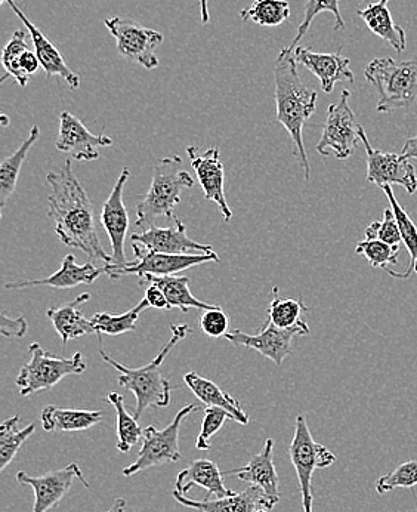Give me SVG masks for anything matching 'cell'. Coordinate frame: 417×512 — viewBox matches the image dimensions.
I'll list each match as a JSON object with an SVG mask.
<instances>
[{
	"mask_svg": "<svg viewBox=\"0 0 417 512\" xmlns=\"http://www.w3.org/2000/svg\"><path fill=\"white\" fill-rule=\"evenodd\" d=\"M228 326H230L228 314L219 305H215L210 310H203V313L200 314L199 328L209 338L218 339L227 335Z\"/></svg>",
	"mask_w": 417,
	"mask_h": 512,
	"instance_id": "7bdbcfd3",
	"label": "cell"
},
{
	"mask_svg": "<svg viewBox=\"0 0 417 512\" xmlns=\"http://www.w3.org/2000/svg\"><path fill=\"white\" fill-rule=\"evenodd\" d=\"M305 335H310V328H308L307 323H302V325L292 329H280L271 325L267 320L264 328L259 330L256 335H249V333H244L243 330L236 329L227 333L225 338L236 347L256 351V353L262 354V356L280 366L284 359L293 353L295 338Z\"/></svg>",
	"mask_w": 417,
	"mask_h": 512,
	"instance_id": "4fadbf2b",
	"label": "cell"
},
{
	"mask_svg": "<svg viewBox=\"0 0 417 512\" xmlns=\"http://www.w3.org/2000/svg\"><path fill=\"white\" fill-rule=\"evenodd\" d=\"M110 146H113V138L92 134L85 123L69 111L60 113V134L55 147L61 153L70 154L80 162H92L100 159V148Z\"/></svg>",
	"mask_w": 417,
	"mask_h": 512,
	"instance_id": "2e32d148",
	"label": "cell"
},
{
	"mask_svg": "<svg viewBox=\"0 0 417 512\" xmlns=\"http://www.w3.org/2000/svg\"><path fill=\"white\" fill-rule=\"evenodd\" d=\"M290 461L298 476L304 512H313V476L315 471L332 467L336 462L335 453L317 443L311 434L305 416H296L295 434L289 446Z\"/></svg>",
	"mask_w": 417,
	"mask_h": 512,
	"instance_id": "52a82bcc",
	"label": "cell"
},
{
	"mask_svg": "<svg viewBox=\"0 0 417 512\" xmlns=\"http://www.w3.org/2000/svg\"><path fill=\"white\" fill-rule=\"evenodd\" d=\"M382 190L383 193L386 194V197H388L389 205H391L395 218H397L398 225H400L403 243L406 245V249L409 251L410 255L409 268H407L404 273H397V271H392L391 268H388V270L385 271L389 276L394 277V279L406 280L409 279L413 273L417 274V227L415 221L410 217L409 212H407L406 209L398 203V200L395 199L394 190H392L391 185H386Z\"/></svg>",
	"mask_w": 417,
	"mask_h": 512,
	"instance_id": "4dcf8cb0",
	"label": "cell"
},
{
	"mask_svg": "<svg viewBox=\"0 0 417 512\" xmlns=\"http://www.w3.org/2000/svg\"><path fill=\"white\" fill-rule=\"evenodd\" d=\"M18 421H20V416L14 415L6 419L0 427V471L6 470L24 443L35 434V424L27 425L24 430H20Z\"/></svg>",
	"mask_w": 417,
	"mask_h": 512,
	"instance_id": "836d02e7",
	"label": "cell"
},
{
	"mask_svg": "<svg viewBox=\"0 0 417 512\" xmlns=\"http://www.w3.org/2000/svg\"><path fill=\"white\" fill-rule=\"evenodd\" d=\"M240 18L262 27L281 26L290 18V5L287 0H255L240 12Z\"/></svg>",
	"mask_w": 417,
	"mask_h": 512,
	"instance_id": "e575fe53",
	"label": "cell"
},
{
	"mask_svg": "<svg viewBox=\"0 0 417 512\" xmlns=\"http://www.w3.org/2000/svg\"><path fill=\"white\" fill-rule=\"evenodd\" d=\"M202 487L215 499L234 495L224 483V473L209 459H196L176 476L175 492L187 496L191 487Z\"/></svg>",
	"mask_w": 417,
	"mask_h": 512,
	"instance_id": "cb8c5ba5",
	"label": "cell"
},
{
	"mask_svg": "<svg viewBox=\"0 0 417 512\" xmlns=\"http://www.w3.org/2000/svg\"><path fill=\"white\" fill-rule=\"evenodd\" d=\"M400 246L388 245L382 240H363L355 248V254L363 255L373 268L388 270L391 265L398 264Z\"/></svg>",
	"mask_w": 417,
	"mask_h": 512,
	"instance_id": "f35d334b",
	"label": "cell"
},
{
	"mask_svg": "<svg viewBox=\"0 0 417 512\" xmlns=\"http://www.w3.org/2000/svg\"><path fill=\"white\" fill-rule=\"evenodd\" d=\"M29 351L32 359L21 367L17 376L21 397L52 390L67 376L80 375L88 369V363L82 353L73 354L69 359L55 357L43 350L42 345L37 342L30 345Z\"/></svg>",
	"mask_w": 417,
	"mask_h": 512,
	"instance_id": "8992f818",
	"label": "cell"
},
{
	"mask_svg": "<svg viewBox=\"0 0 417 512\" xmlns=\"http://www.w3.org/2000/svg\"><path fill=\"white\" fill-rule=\"evenodd\" d=\"M145 299H147L150 307L157 308V310H171L168 298H166L162 289L157 288V286H148L147 291H145Z\"/></svg>",
	"mask_w": 417,
	"mask_h": 512,
	"instance_id": "f6af8a7d",
	"label": "cell"
},
{
	"mask_svg": "<svg viewBox=\"0 0 417 512\" xmlns=\"http://www.w3.org/2000/svg\"><path fill=\"white\" fill-rule=\"evenodd\" d=\"M100 410L63 409L58 406H46L40 415L43 430L48 433H77L95 427L103 421Z\"/></svg>",
	"mask_w": 417,
	"mask_h": 512,
	"instance_id": "484cf974",
	"label": "cell"
},
{
	"mask_svg": "<svg viewBox=\"0 0 417 512\" xmlns=\"http://www.w3.org/2000/svg\"><path fill=\"white\" fill-rule=\"evenodd\" d=\"M224 476H233L240 481L264 490L270 496L280 498V478L274 465V440L265 441L264 449L256 455H250L242 468L227 471Z\"/></svg>",
	"mask_w": 417,
	"mask_h": 512,
	"instance_id": "603a6c76",
	"label": "cell"
},
{
	"mask_svg": "<svg viewBox=\"0 0 417 512\" xmlns=\"http://www.w3.org/2000/svg\"><path fill=\"white\" fill-rule=\"evenodd\" d=\"M416 486L417 461H407L386 476L379 477L376 481V492L385 495L395 489H413Z\"/></svg>",
	"mask_w": 417,
	"mask_h": 512,
	"instance_id": "ab89813d",
	"label": "cell"
},
{
	"mask_svg": "<svg viewBox=\"0 0 417 512\" xmlns=\"http://www.w3.org/2000/svg\"><path fill=\"white\" fill-rule=\"evenodd\" d=\"M150 307L147 299H142L138 305L132 310L123 314L97 313L92 317V323L95 326L98 339L103 335L119 336L123 333L135 332L137 330V322L142 311Z\"/></svg>",
	"mask_w": 417,
	"mask_h": 512,
	"instance_id": "d6a6232c",
	"label": "cell"
},
{
	"mask_svg": "<svg viewBox=\"0 0 417 512\" xmlns=\"http://www.w3.org/2000/svg\"><path fill=\"white\" fill-rule=\"evenodd\" d=\"M308 307L304 299H283L277 286L273 288V301L268 308V322L280 329H292L305 323L302 313H307Z\"/></svg>",
	"mask_w": 417,
	"mask_h": 512,
	"instance_id": "d590c367",
	"label": "cell"
},
{
	"mask_svg": "<svg viewBox=\"0 0 417 512\" xmlns=\"http://www.w3.org/2000/svg\"><path fill=\"white\" fill-rule=\"evenodd\" d=\"M76 480H79L83 486L89 487L88 481L83 476L82 468L74 462L64 467L63 470L52 471V473H46L40 477L29 476L24 471L17 474L18 483L32 487L35 492L33 512H48L51 508L57 507Z\"/></svg>",
	"mask_w": 417,
	"mask_h": 512,
	"instance_id": "5bb4252c",
	"label": "cell"
},
{
	"mask_svg": "<svg viewBox=\"0 0 417 512\" xmlns=\"http://www.w3.org/2000/svg\"><path fill=\"white\" fill-rule=\"evenodd\" d=\"M175 501L182 507L199 512H273L280 498L270 496L256 486H249L243 492L227 498L194 501L178 492H172Z\"/></svg>",
	"mask_w": 417,
	"mask_h": 512,
	"instance_id": "ac0fdd59",
	"label": "cell"
},
{
	"mask_svg": "<svg viewBox=\"0 0 417 512\" xmlns=\"http://www.w3.org/2000/svg\"><path fill=\"white\" fill-rule=\"evenodd\" d=\"M20 67L21 70H23V73L30 77L37 73V70L42 67V64H40L37 55L33 54V52L29 49V51L23 52V55H21Z\"/></svg>",
	"mask_w": 417,
	"mask_h": 512,
	"instance_id": "bcb514c9",
	"label": "cell"
},
{
	"mask_svg": "<svg viewBox=\"0 0 417 512\" xmlns=\"http://www.w3.org/2000/svg\"><path fill=\"white\" fill-rule=\"evenodd\" d=\"M360 138L366 148L367 183L378 185L379 188L397 184L406 188L407 193H416V169L409 162L410 159L404 157L403 154L383 153V151L373 148L363 126H360Z\"/></svg>",
	"mask_w": 417,
	"mask_h": 512,
	"instance_id": "7c38bea8",
	"label": "cell"
},
{
	"mask_svg": "<svg viewBox=\"0 0 417 512\" xmlns=\"http://www.w3.org/2000/svg\"><path fill=\"white\" fill-rule=\"evenodd\" d=\"M39 135V126H33L30 129L29 137L21 143L18 150H15L11 156L3 160L2 166H0V211L5 209L6 202L14 194L18 178H20L21 168H23L30 150L39 140Z\"/></svg>",
	"mask_w": 417,
	"mask_h": 512,
	"instance_id": "f546056e",
	"label": "cell"
},
{
	"mask_svg": "<svg viewBox=\"0 0 417 512\" xmlns=\"http://www.w3.org/2000/svg\"><path fill=\"white\" fill-rule=\"evenodd\" d=\"M389 0H379L370 3L366 8L358 9L357 15L364 21L367 29L386 43L392 46L397 52H404L407 48V36L403 27L398 26L392 20L391 11L388 8Z\"/></svg>",
	"mask_w": 417,
	"mask_h": 512,
	"instance_id": "4316f807",
	"label": "cell"
},
{
	"mask_svg": "<svg viewBox=\"0 0 417 512\" xmlns=\"http://www.w3.org/2000/svg\"><path fill=\"white\" fill-rule=\"evenodd\" d=\"M194 180L184 169L179 156H168L154 163L153 181L144 199L138 203L137 227L142 231L153 227L157 218L174 221L175 208L181 202L182 191L193 188Z\"/></svg>",
	"mask_w": 417,
	"mask_h": 512,
	"instance_id": "277c9868",
	"label": "cell"
},
{
	"mask_svg": "<svg viewBox=\"0 0 417 512\" xmlns=\"http://www.w3.org/2000/svg\"><path fill=\"white\" fill-rule=\"evenodd\" d=\"M126 510V499L119 498L114 501V504L111 505L110 510L107 512H122Z\"/></svg>",
	"mask_w": 417,
	"mask_h": 512,
	"instance_id": "681fc988",
	"label": "cell"
},
{
	"mask_svg": "<svg viewBox=\"0 0 417 512\" xmlns=\"http://www.w3.org/2000/svg\"><path fill=\"white\" fill-rule=\"evenodd\" d=\"M105 400L113 404L114 410H116L117 450L120 453L131 452L132 447L138 444L144 436V431L139 427L135 415L126 409L122 394L110 393Z\"/></svg>",
	"mask_w": 417,
	"mask_h": 512,
	"instance_id": "1f68e13d",
	"label": "cell"
},
{
	"mask_svg": "<svg viewBox=\"0 0 417 512\" xmlns=\"http://www.w3.org/2000/svg\"><path fill=\"white\" fill-rule=\"evenodd\" d=\"M30 33L23 32V30H17L9 40L8 45L3 49L2 61L3 67L6 70V76L3 80L12 77L18 85L26 88L29 85L30 77L23 73L20 67V57L23 52L29 51V45H27V39H29Z\"/></svg>",
	"mask_w": 417,
	"mask_h": 512,
	"instance_id": "74e56055",
	"label": "cell"
},
{
	"mask_svg": "<svg viewBox=\"0 0 417 512\" xmlns=\"http://www.w3.org/2000/svg\"><path fill=\"white\" fill-rule=\"evenodd\" d=\"M184 381L187 387L193 391L194 396L206 404V407H219V409L227 410L233 415L234 421L242 425L249 424L250 416L244 412L239 400L222 391L215 382L197 375L196 372H188L184 376Z\"/></svg>",
	"mask_w": 417,
	"mask_h": 512,
	"instance_id": "83f0119b",
	"label": "cell"
},
{
	"mask_svg": "<svg viewBox=\"0 0 417 512\" xmlns=\"http://www.w3.org/2000/svg\"><path fill=\"white\" fill-rule=\"evenodd\" d=\"M197 150L199 148L196 146L187 147V154L203 194H205V199L216 203L224 221L230 222L233 218V209L230 208L227 197H225V172L221 157H219V148H209L203 154Z\"/></svg>",
	"mask_w": 417,
	"mask_h": 512,
	"instance_id": "e0dca14e",
	"label": "cell"
},
{
	"mask_svg": "<svg viewBox=\"0 0 417 512\" xmlns=\"http://www.w3.org/2000/svg\"><path fill=\"white\" fill-rule=\"evenodd\" d=\"M131 178L129 168H123L116 185L111 190L101 209V224L111 242L113 248L114 264H126L125 242L129 230V215L125 203H123V190Z\"/></svg>",
	"mask_w": 417,
	"mask_h": 512,
	"instance_id": "d6986e66",
	"label": "cell"
},
{
	"mask_svg": "<svg viewBox=\"0 0 417 512\" xmlns=\"http://www.w3.org/2000/svg\"><path fill=\"white\" fill-rule=\"evenodd\" d=\"M3 3H8L9 8L17 14V17L23 21L24 26L27 27V32L32 37L33 46H35V54L42 64L43 72L46 76H60L73 91L80 88V76L70 69L69 64L64 60L63 54L58 51L57 46L51 42L42 30L30 21L26 12L18 5L17 0H2Z\"/></svg>",
	"mask_w": 417,
	"mask_h": 512,
	"instance_id": "ffe728a7",
	"label": "cell"
},
{
	"mask_svg": "<svg viewBox=\"0 0 417 512\" xmlns=\"http://www.w3.org/2000/svg\"><path fill=\"white\" fill-rule=\"evenodd\" d=\"M321 12H330V14H333V17H335V27H333V30H335V32L345 30V27H347L344 18H342L341 8H339V0H308L307 5H305L304 20L299 24L295 39L287 46V51L293 52L298 48L301 40L310 32V27L315 17L321 14Z\"/></svg>",
	"mask_w": 417,
	"mask_h": 512,
	"instance_id": "8d00e7d4",
	"label": "cell"
},
{
	"mask_svg": "<svg viewBox=\"0 0 417 512\" xmlns=\"http://www.w3.org/2000/svg\"><path fill=\"white\" fill-rule=\"evenodd\" d=\"M139 286H157L162 289L168 298L169 307L178 308L182 313H188L191 308L197 310H210L215 305L206 304V302L199 301L196 296L190 291V277L187 276H147L139 277Z\"/></svg>",
	"mask_w": 417,
	"mask_h": 512,
	"instance_id": "f1b7e54d",
	"label": "cell"
},
{
	"mask_svg": "<svg viewBox=\"0 0 417 512\" xmlns=\"http://www.w3.org/2000/svg\"><path fill=\"white\" fill-rule=\"evenodd\" d=\"M197 410H200V406L188 404L176 413L174 421L165 430H159L154 425L145 428L137 461L123 468V476L132 477L148 468L178 462L182 458L179 450V430H181L182 421Z\"/></svg>",
	"mask_w": 417,
	"mask_h": 512,
	"instance_id": "ba28073f",
	"label": "cell"
},
{
	"mask_svg": "<svg viewBox=\"0 0 417 512\" xmlns=\"http://www.w3.org/2000/svg\"><path fill=\"white\" fill-rule=\"evenodd\" d=\"M367 82L378 92L379 113L410 109L417 100V58L398 61L375 58L364 70Z\"/></svg>",
	"mask_w": 417,
	"mask_h": 512,
	"instance_id": "5b68a950",
	"label": "cell"
},
{
	"mask_svg": "<svg viewBox=\"0 0 417 512\" xmlns=\"http://www.w3.org/2000/svg\"><path fill=\"white\" fill-rule=\"evenodd\" d=\"M46 181L52 188L48 197V217L54 221L58 239L69 248L85 252L89 258L105 264L114 262L113 256L105 254L101 246L91 199L74 177L71 160L64 163L60 172H49Z\"/></svg>",
	"mask_w": 417,
	"mask_h": 512,
	"instance_id": "6da1fadb",
	"label": "cell"
},
{
	"mask_svg": "<svg viewBox=\"0 0 417 512\" xmlns=\"http://www.w3.org/2000/svg\"><path fill=\"white\" fill-rule=\"evenodd\" d=\"M101 274H104V267H95L91 262L79 265L73 255H67L63 259L60 270L55 271L52 276L45 279L17 280V282L6 283L5 288L9 291H17V289L48 286V288L67 291L79 285H92L95 280L100 279Z\"/></svg>",
	"mask_w": 417,
	"mask_h": 512,
	"instance_id": "7402d4cb",
	"label": "cell"
},
{
	"mask_svg": "<svg viewBox=\"0 0 417 512\" xmlns=\"http://www.w3.org/2000/svg\"><path fill=\"white\" fill-rule=\"evenodd\" d=\"M274 98L278 123L284 126L295 146V156L304 169L305 180L310 181L311 166L304 144V126L317 109V92L308 88L298 72L295 54L281 49L274 67Z\"/></svg>",
	"mask_w": 417,
	"mask_h": 512,
	"instance_id": "7a4b0ae2",
	"label": "cell"
},
{
	"mask_svg": "<svg viewBox=\"0 0 417 512\" xmlns=\"http://www.w3.org/2000/svg\"><path fill=\"white\" fill-rule=\"evenodd\" d=\"M29 325L23 316L11 319L5 313L0 314V333L3 338L20 339L26 336Z\"/></svg>",
	"mask_w": 417,
	"mask_h": 512,
	"instance_id": "ee69618b",
	"label": "cell"
},
{
	"mask_svg": "<svg viewBox=\"0 0 417 512\" xmlns=\"http://www.w3.org/2000/svg\"><path fill=\"white\" fill-rule=\"evenodd\" d=\"M227 421H234L233 415L228 413L227 410L219 409V407H206L202 428H200V434L196 441L197 450L208 452L210 450V440L224 427Z\"/></svg>",
	"mask_w": 417,
	"mask_h": 512,
	"instance_id": "60d3db41",
	"label": "cell"
},
{
	"mask_svg": "<svg viewBox=\"0 0 417 512\" xmlns=\"http://www.w3.org/2000/svg\"><path fill=\"white\" fill-rule=\"evenodd\" d=\"M89 299H91L89 293H82L73 301L67 302L63 307L48 308V311H46V316L51 320L64 345L73 341V339L97 333L92 320L86 319L85 314L80 310V307L86 304Z\"/></svg>",
	"mask_w": 417,
	"mask_h": 512,
	"instance_id": "d4e9b609",
	"label": "cell"
},
{
	"mask_svg": "<svg viewBox=\"0 0 417 512\" xmlns=\"http://www.w3.org/2000/svg\"><path fill=\"white\" fill-rule=\"evenodd\" d=\"M351 92L344 91L338 103L330 104L327 109V119L323 125V134L315 150L321 156L330 154L339 160H347L354 154L360 143V126L355 120L354 110L349 106Z\"/></svg>",
	"mask_w": 417,
	"mask_h": 512,
	"instance_id": "8fae6325",
	"label": "cell"
},
{
	"mask_svg": "<svg viewBox=\"0 0 417 512\" xmlns=\"http://www.w3.org/2000/svg\"><path fill=\"white\" fill-rule=\"evenodd\" d=\"M401 154H403L404 157H407V159H417V137L406 140Z\"/></svg>",
	"mask_w": 417,
	"mask_h": 512,
	"instance_id": "7dc6e473",
	"label": "cell"
},
{
	"mask_svg": "<svg viewBox=\"0 0 417 512\" xmlns=\"http://www.w3.org/2000/svg\"><path fill=\"white\" fill-rule=\"evenodd\" d=\"M366 239L382 240L388 245L400 246L403 242L400 225L391 208L383 212V221H375L366 228Z\"/></svg>",
	"mask_w": 417,
	"mask_h": 512,
	"instance_id": "b9f144b4",
	"label": "cell"
},
{
	"mask_svg": "<svg viewBox=\"0 0 417 512\" xmlns=\"http://www.w3.org/2000/svg\"><path fill=\"white\" fill-rule=\"evenodd\" d=\"M122 512H126V510H125V511H122Z\"/></svg>",
	"mask_w": 417,
	"mask_h": 512,
	"instance_id": "f907efd6",
	"label": "cell"
},
{
	"mask_svg": "<svg viewBox=\"0 0 417 512\" xmlns=\"http://www.w3.org/2000/svg\"><path fill=\"white\" fill-rule=\"evenodd\" d=\"M200 20L203 24L210 23L209 0H199Z\"/></svg>",
	"mask_w": 417,
	"mask_h": 512,
	"instance_id": "c3c4849f",
	"label": "cell"
},
{
	"mask_svg": "<svg viewBox=\"0 0 417 512\" xmlns=\"http://www.w3.org/2000/svg\"><path fill=\"white\" fill-rule=\"evenodd\" d=\"M104 26L116 39L117 51L125 60L147 70L159 67L156 51L165 42L162 33L122 17L105 18Z\"/></svg>",
	"mask_w": 417,
	"mask_h": 512,
	"instance_id": "30bf717a",
	"label": "cell"
},
{
	"mask_svg": "<svg viewBox=\"0 0 417 512\" xmlns=\"http://www.w3.org/2000/svg\"><path fill=\"white\" fill-rule=\"evenodd\" d=\"M296 63L302 64L305 69L320 80L321 89L326 94H332L336 83L355 82V74L351 70L349 58L342 57L341 51L335 54H318L310 48H298L293 51Z\"/></svg>",
	"mask_w": 417,
	"mask_h": 512,
	"instance_id": "44dd1931",
	"label": "cell"
},
{
	"mask_svg": "<svg viewBox=\"0 0 417 512\" xmlns=\"http://www.w3.org/2000/svg\"><path fill=\"white\" fill-rule=\"evenodd\" d=\"M135 261L126 262V264H105L104 273L111 280L120 279L129 274H137L138 277L147 276H174L179 271L188 270V268L197 267V265L206 264V262H219L218 254H199V255H169L159 254V252L147 251L142 246L134 243Z\"/></svg>",
	"mask_w": 417,
	"mask_h": 512,
	"instance_id": "9c48e42d",
	"label": "cell"
},
{
	"mask_svg": "<svg viewBox=\"0 0 417 512\" xmlns=\"http://www.w3.org/2000/svg\"><path fill=\"white\" fill-rule=\"evenodd\" d=\"M171 330V339L163 345L157 356L148 365L138 367V369L122 365L113 357L108 356L100 342L101 357L107 365L113 366L119 372L117 382H119L120 387L131 391L137 399V406L134 410L137 419L141 418L142 413L148 407L154 406L163 409V407H168L171 404V382L163 376L160 369H162L166 357L171 354V351L179 342L187 338L191 329L187 325H171Z\"/></svg>",
	"mask_w": 417,
	"mask_h": 512,
	"instance_id": "3957f363",
	"label": "cell"
},
{
	"mask_svg": "<svg viewBox=\"0 0 417 512\" xmlns=\"http://www.w3.org/2000/svg\"><path fill=\"white\" fill-rule=\"evenodd\" d=\"M131 240L142 248L151 252L169 255H199L216 254L212 246L203 245L190 239L187 234V227L178 217L174 220L172 227H153L142 233L132 234Z\"/></svg>",
	"mask_w": 417,
	"mask_h": 512,
	"instance_id": "9a60e30c",
	"label": "cell"
}]
</instances>
